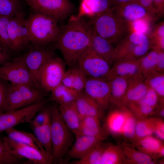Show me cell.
<instances>
[{
  "label": "cell",
  "instance_id": "obj_36",
  "mask_svg": "<svg viewBox=\"0 0 164 164\" xmlns=\"http://www.w3.org/2000/svg\"><path fill=\"white\" fill-rule=\"evenodd\" d=\"M122 106L124 110L125 119L121 134L126 138L133 141L135 138L137 119L127 107Z\"/></svg>",
  "mask_w": 164,
  "mask_h": 164
},
{
  "label": "cell",
  "instance_id": "obj_30",
  "mask_svg": "<svg viewBox=\"0 0 164 164\" xmlns=\"http://www.w3.org/2000/svg\"><path fill=\"white\" fill-rule=\"evenodd\" d=\"M134 146L139 151L147 154L151 157L158 156L159 150L163 145L160 139L151 135L136 139L134 141Z\"/></svg>",
  "mask_w": 164,
  "mask_h": 164
},
{
  "label": "cell",
  "instance_id": "obj_21",
  "mask_svg": "<svg viewBox=\"0 0 164 164\" xmlns=\"http://www.w3.org/2000/svg\"><path fill=\"white\" fill-rule=\"evenodd\" d=\"M58 109L61 118L65 125L73 133L77 134L80 128L81 119L75 101L59 105Z\"/></svg>",
  "mask_w": 164,
  "mask_h": 164
},
{
  "label": "cell",
  "instance_id": "obj_48",
  "mask_svg": "<svg viewBox=\"0 0 164 164\" xmlns=\"http://www.w3.org/2000/svg\"><path fill=\"white\" fill-rule=\"evenodd\" d=\"M10 50L8 47L0 43V66L9 61Z\"/></svg>",
  "mask_w": 164,
  "mask_h": 164
},
{
  "label": "cell",
  "instance_id": "obj_15",
  "mask_svg": "<svg viewBox=\"0 0 164 164\" xmlns=\"http://www.w3.org/2000/svg\"><path fill=\"white\" fill-rule=\"evenodd\" d=\"M83 91L104 111L111 104L110 85L107 79L87 77Z\"/></svg>",
  "mask_w": 164,
  "mask_h": 164
},
{
  "label": "cell",
  "instance_id": "obj_49",
  "mask_svg": "<svg viewBox=\"0 0 164 164\" xmlns=\"http://www.w3.org/2000/svg\"><path fill=\"white\" fill-rule=\"evenodd\" d=\"M154 0H137V3L145 8L148 11L155 15L156 13L153 6Z\"/></svg>",
  "mask_w": 164,
  "mask_h": 164
},
{
  "label": "cell",
  "instance_id": "obj_6",
  "mask_svg": "<svg viewBox=\"0 0 164 164\" xmlns=\"http://www.w3.org/2000/svg\"><path fill=\"white\" fill-rule=\"evenodd\" d=\"M152 49L151 40L147 36L144 37L135 32L129 33L114 47L112 63L124 58L138 59Z\"/></svg>",
  "mask_w": 164,
  "mask_h": 164
},
{
  "label": "cell",
  "instance_id": "obj_9",
  "mask_svg": "<svg viewBox=\"0 0 164 164\" xmlns=\"http://www.w3.org/2000/svg\"><path fill=\"white\" fill-rule=\"evenodd\" d=\"M65 71L63 60L59 58L53 57L46 62L39 72V88L43 92H50L62 84Z\"/></svg>",
  "mask_w": 164,
  "mask_h": 164
},
{
  "label": "cell",
  "instance_id": "obj_19",
  "mask_svg": "<svg viewBox=\"0 0 164 164\" xmlns=\"http://www.w3.org/2000/svg\"><path fill=\"white\" fill-rule=\"evenodd\" d=\"M140 73H141L139 59H122L113 63L108 80L113 77H120L129 79Z\"/></svg>",
  "mask_w": 164,
  "mask_h": 164
},
{
  "label": "cell",
  "instance_id": "obj_47",
  "mask_svg": "<svg viewBox=\"0 0 164 164\" xmlns=\"http://www.w3.org/2000/svg\"><path fill=\"white\" fill-rule=\"evenodd\" d=\"M8 83L0 79V113L4 112V108Z\"/></svg>",
  "mask_w": 164,
  "mask_h": 164
},
{
  "label": "cell",
  "instance_id": "obj_39",
  "mask_svg": "<svg viewBox=\"0 0 164 164\" xmlns=\"http://www.w3.org/2000/svg\"><path fill=\"white\" fill-rule=\"evenodd\" d=\"M107 144L101 142L82 159L74 161V164H101L103 151Z\"/></svg>",
  "mask_w": 164,
  "mask_h": 164
},
{
  "label": "cell",
  "instance_id": "obj_34",
  "mask_svg": "<svg viewBox=\"0 0 164 164\" xmlns=\"http://www.w3.org/2000/svg\"><path fill=\"white\" fill-rule=\"evenodd\" d=\"M159 51L152 49L139 59L140 72L144 77L155 71Z\"/></svg>",
  "mask_w": 164,
  "mask_h": 164
},
{
  "label": "cell",
  "instance_id": "obj_29",
  "mask_svg": "<svg viewBox=\"0 0 164 164\" xmlns=\"http://www.w3.org/2000/svg\"><path fill=\"white\" fill-rule=\"evenodd\" d=\"M121 147L124 154L125 163L151 164L155 163L152 157L137 150L133 145L124 143Z\"/></svg>",
  "mask_w": 164,
  "mask_h": 164
},
{
  "label": "cell",
  "instance_id": "obj_35",
  "mask_svg": "<svg viewBox=\"0 0 164 164\" xmlns=\"http://www.w3.org/2000/svg\"><path fill=\"white\" fill-rule=\"evenodd\" d=\"M100 14L99 0H81L76 16L78 18L87 17L91 18Z\"/></svg>",
  "mask_w": 164,
  "mask_h": 164
},
{
  "label": "cell",
  "instance_id": "obj_37",
  "mask_svg": "<svg viewBox=\"0 0 164 164\" xmlns=\"http://www.w3.org/2000/svg\"><path fill=\"white\" fill-rule=\"evenodd\" d=\"M156 118H148L137 119L135 136L133 140L154 133L155 121Z\"/></svg>",
  "mask_w": 164,
  "mask_h": 164
},
{
  "label": "cell",
  "instance_id": "obj_17",
  "mask_svg": "<svg viewBox=\"0 0 164 164\" xmlns=\"http://www.w3.org/2000/svg\"><path fill=\"white\" fill-rule=\"evenodd\" d=\"M76 139L66 155L70 159H80L91 152L103 141L95 137L75 135Z\"/></svg>",
  "mask_w": 164,
  "mask_h": 164
},
{
  "label": "cell",
  "instance_id": "obj_4",
  "mask_svg": "<svg viewBox=\"0 0 164 164\" xmlns=\"http://www.w3.org/2000/svg\"><path fill=\"white\" fill-rule=\"evenodd\" d=\"M51 155L53 163L62 162L72 144V132L65 125L59 109L51 107Z\"/></svg>",
  "mask_w": 164,
  "mask_h": 164
},
{
  "label": "cell",
  "instance_id": "obj_8",
  "mask_svg": "<svg viewBox=\"0 0 164 164\" xmlns=\"http://www.w3.org/2000/svg\"><path fill=\"white\" fill-rule=\"evenodd\" d=\"M0 79L13 84L27 85L38 88L22 56L0 66Z\"/></svg>",
  "mask_w": 164,
  "mask_h": 164
},
{
  "label": "cell",
  "instance_id": "obj_31",
  "mask_svg": "<svg viewBox=\"0 0 164 164\" xmlns=\"http://www.w3.org/2000/svg\"><path fill=\"white\" fill-rule=\"evenodd\" d=\"M51 92L50 99L59 105L75 101L79 93L61 84Z\"/></svg>",
  "mask_w": 164,
  "mask_h": 164
},
{
  "label": "cell",
  "instance_id": "obj_40",
  "mask_svg": "<svg viewBox=\"0 0 164 164\" xmlns=\"http://www.w3.org/2000/svg\"><path fill=\"white\" fill-rule=\"evenodd\" d=\"M22 160L10 151L3 138H0V164H21Z\"/></svg>",
  "mask_w": 164,
  "mask_h": 164
},
{
  "label": "cell",
  "instance_id": "obj_10",
  "mask_svg": "<svg viewBox=\"0 0 164 164\" xmlns=\"http://www.w3.org/2000/svg\"><path fill=\"white\" fill-rule=\"evenodd\" d=\"M33 12L50 16L58 21L71 16L74 6L70 0H24Z\"/></svg>",
  "mask_w": 164,
  "mask_h": 164
},
{
  "label": "cell",
  "instance_id": "obj_38",
  "mask_svg": "<svg viewBox=\"0 0 164 164\" xmlns=\"http://www.w3.org/2000/svg\"><path fill=\"white\" fill-rule=\"evenodd\" d=\"M21 11L20 0H0V16L11 18Z\"/></svg>",
  "mask_w": 164,
  "mask_h": 164
},
{
  "label": "cell",
  "instance_id": "obj_51",
  "mask_svg": "<svg viewBox=\"0 0 164 164\" xmlns=\"http://www.w3.org/2000/svg\"><path fill=\"white\" fill-rule=\"evenodd\" d=\"M164 5V0H154L153 6L156 13H163Z\"/></svg>",
  "mask_w": 164,
  "mask_h": 164
},
{
  "label": "cell",
  "instance_id": "obj_50",
  "mask_svg": "<svg viewBox=\"0 0 164 164\" xmlns=\"http://www.w3.org/2000/svg\"><path fill=\"white\" fill-rule=\"evenodd\" d=\"M155 71L160 72H164V51L159 50L157 61Z\"/></svg>",
  "mask_w": 164,
  "mask_h": 164
},
{
  "label": "cell",
  "instance_id": "obj_42",
  "mask_svg": "<svg viewBox=\"0 0 164 164\" xmlns=\"http://www.w3.org/2000/svg\"><path fill=\"white\" fill-rule=\"evenodd\" d=\"M152 49L164 50V24L162 22L155 28L150 38Z\"/></svg>",
  "mask_w": 164,
  "mask_h": 164
},
{
  "label": "cell",
  "instance_id": "obj_14",
  "mask_svg": "<svg viewBox=\"0 0 164 164\" xmlns=\"http://www.w3.org/2000/svg\"><path fill=\"white\" fill-rule=\"evenodd\" d=\"M54 55L52 50L46 48L43 46L36 45L26 54L21 56L38 88L39 72L46 62L54 57Z\"/></svg>",
  "mask_w": 164,
  "mask_h": 164
},
{
  "label": "cell",
  "instance_id": "obj_3",
  "mask_svg": "<svg viewBox=\"0 0 164 164\" xmlns=\"http://www.w3.org/2000/svg\"><path fill=\"white\" fill-rule=\"evenodd\" d=\"M88 22L93 31L114 45L132 31L131 23L117 17L110 10L90 18Z\"/></svg>",
  "mask_w": 164,
  "mask_h": 164
},
{
  "label": "cell",
  "instance_id": "obj_32",
  "mask_svg": "<svg viewBox=\"0 0 164 164\" xmlns=\"http://www.w3.org/2000/svg\"><path fill=\"white\" fill-rule=\"evenodd\" d=\"M125 159L121 146L107 144L103 153L101 164L125 163Z\"/></svg>",
  "mask_w": 164,
  "mask_h": 164
},
{
  "label": "cell",
  "instance_id": "obj_45",
  "mask_svg": "<svg viewBox=\"0 0 164 164\" xmlns=\"http://www.w3.org/2000/svg\"><path fill=\"white\" fill-rule=\"evenodd\" d=\"M11 18L0 16V43L10 49V43L8 35L7 27Z\"/></svg>",
  "mask_w": 164,
  "mask_h": 164
},
{
  "label": "cell",
  "instance_id": "obj_11",
  "mask_svg": "<svg viewBox=\"0 0 164 164\" xmlns=\"http://www.w3.org/2000/svg\"><path fill=\"white\" fill-rule=\"evenodd\" d=\"M46 102L44 100L18 109L0 113V132L20 124L30 123Z\"/></svg>",
  "mask_w": 164,
  "mask_h": 164
},
{
  "label": "cell",
  "instance_id": "obj_25",
  "mask_svg": "<svg viewBox=\"0 0 164 164\" xmlns=\"http://www.w3.org/2000/svg\"><path fill=\"white\" fill-rule=\"evenodd\" d=\"M109 81L111 93V103L118 107L126 91L129 79L120 77H113Z\"/></svg>",
  "mask_w": 164,
  "mask_h": 164
},
{
  "label": "cell",
  "instance_id": "obj_33",
  "mask_svg": "<svg viewBox=\"0 0 164 164\" xmlns=\"http://www.w3.org/2000/svg\"><path fill=\"white\" fill-rule=\"evenodd\" d=\"M148 87L155 91L159 98L164 97V73L154 71L144 77Z\"/></svg>",
  "mask_w": 164,
  "mask_h": 164
},
{
  "label": "cell",
  "instance_id": "obj_28",
  "mask_svg": "<svg viewBox=\"0 0 164 164\" xmlns=\"http://www.w3.org/2000/svg\"><path fill=\"white\" fill-rule=\"evenodd\" d=\"M51 107L43 125L31 127L34 134L41 143L45 150L51 155Z\"/></svg>",
  "mask_w": 164,
  "mask_h": 164
},
{
  "label": "cell",
  "instance_id": "obj_44",
  "mask_svg": "<svg viewBox=\"0 0 164 164\" xmlns=\"http://www.w3.org/2000/svg\"><path fill=\"white\" fill-rule=\"evenodd\" d=\"M159 97L155 92L149 87L144 96L136 103L156 108L158 105Z\"/></svg>",
  "mask_w": 164,
  "mask_h": 164
},
{
  "label": "cell",
  "instance_id": "obj_1",
  "mask_svg": "<svg viewBox=\"0 0 164 164\" xmlns=\"http://www.w3.org/2000/svg\"><path fill=\"white\" fill-rule=\"evenodd\" d=\"M92 32L88 22L76 16L71 15L61 27L56 42L68 65H76L81 55L90 46Z\"/></svg>",
  "mask_w": 164,
  "mask_h": 164
},
{
  "label": "cell",
  "instance_id": "obj_13",
  "mask_svg": "<svg viewBox=\"0 0 164 164\" xmlns=\"http://www.w3.org/2000/svg\"><path fill=\"white\" fill-rule=\"evenodd\" d=\"M3 139L10 151L15 155L34 164L53 163L51 155L31 146L12 139L7 136Z\"/></svg>",
  "mask_w": 164,
  "mask_h": 164
},
{
  "label": "cell",
  "instance_id": "obj_22",
  "mask_svg": "<svg viewBox=\"0 0 164 164\" xmlns=\"http://www.w3.org/2000/svg\"><path fill=\"white\" fill-rule=\"evenodd\" d=\"M81 119L80 128L77 134L94 137L102 141L106 138L108 133L101 126L99 119L86 117Z\"/></svg>",
  "mask_w": 164,
  "mask_h": 164
},
{
  "label": "cell",
  "instance_id": "obj_43",
  "mask_svg": "<svg viewBox=\"0 0 164 164\" xmlns=\"http://www.w3.org/2000/svg\"><path fill=\"white\" fill-rule=\"evenodd\" d=\"M153 19L142 18L135 20L131 23L133 31L147 35L151 29L150 21Z\"/></svg>",
  "mask_w": 164,
  "mask_h": 164
},
{
  "label": "cell",
  "instance_id": "obj_20",
  "mask_svg": "<svg viewBox=\"0 0 164 164\" xmlns=\"http://www.w3.org/2000/svg\"><path fill=\"white\" fill-rule=\"evenodd\" d=\"M75 103L81 118L93 117L100 120L104 116V111L83 91L79 93Z\"/></svg>",
  "mask_w": 164,
  "mask_h": 164
},
{
  "label": "cell",
  "instance_id": "obj_18",
  "mask_svg": "<svg viewBox=\"0 0 164 164\" xmlns=\"http://www.w3.org/2000/svg\"><path fill=\"white\" fill-rule=\"evenodd\" d=\"M149 88L144 81V76L141 73L130 79L126 91L120 106L127 107L131 103L138 102L144 96Z\"/></svg>",
  "mask_w": 164,
  "mask_h": 164
},
{
  "label": "cell",
  "instance_id": "obj_12",
  "mask_svg": "<svg viewBox=\"0 0 164 164\" xmlns=\"http://www.w3.org/2000/svg\"><path fill=\"white\" fill-rule=\"evenodd\" d=\"M7 30L10 50H19L30 42L26 19L22 11L17 13L10 19Z\"/></svg>",
  "mask_w": 164,
  "mask_h": 164
},
{
  "label": "cell",
  "instance_id": "obj_5",
  "mask_svg": "<svg viewBox=\"0 0 164 164\" xmlns=\"http://www.w3.org/2000/svg\"><path fill=\"white\" fill-rule=\"evenodd\" d=\"M44 95L40 89L27 85L8 83L4 112L18 109L44 100Z\"/></svg>",
  "mask_w": 164,
  "mask_h": 164
},
{
  "label": "cell",
  "instance_id": "obj_27",
  "mask_svg": "<svg viewBox=\"0 0 164 164\" xmlns=\"http://www.w3.org/2000/svg\"><path fill=\"white\" fill-rule=\"evenodd\" d=\"M119 109L112 110L108 114L105 121V130L113 135L121 134L125 119L122 106Z\"/></svg>",
  "mask_w": 164,
  "mask_h": 164
},
{
  "label": "cell",
  "instance_id": "obj_23",
  "mask_svg": "<svg viewBox=\"0 0 164 164\" xmlns=\"http://www.w3.org/2000/svg\"><path fill=\"white\" fill-rule=\"evenodd\" d=\"M92 30L90 47L111 65L112 64V57L114 48V45Z\"/></svg>",
  "mask_w": 164,
  "mask_h": 164
},
{
  "label": "cell",
  "instance_id": "obj_41",
  "mask_svg": "<svg viewBox=\"0 0 164 164\" xmlns=\"http://www.w3.org/2000/svg\"><path fill=\"white\" fill-rule=\"evenodd\" d=\"M126 107L129 109L137 119L147 118L154 113L155 109L152 107L136 102L131 103Z\"/></svg>",
  "mask_w": 164,
  "mask_h": 164
},
{
  "label": "cell",
  "instance_id": "obj_16",
  "mask_svg": "<svg viewBox=\"0 0 164 164\" xmlns=\"http://www.w3.org/2000/svg\"><path fill=\"white\" fill-rule=\"evenodd\" d=\"M110 11L117 17L130 23L142 18L153 19L154 15L137 2L116 5Z\"/></svg>",
  "mask_w": 164,
  "mask_h": 164
},
{
  "label": "cell",
  "instance_id": "obj_52",
  "mask_svg": "<svg viewBox=\"0 0 164 164\" xmlns=\"http://www.w3.org/2000/svg\"><path fill=\"white\" fill-rule=\"evenodd\" d=\"M116 5H119L126 4L137 2V0H112Z\"/></svg>",
  "mask_w": 164,
  "mask_h": 164
},
{
  "label": "cell",
  "instance_id": "obj_24",
  "mask_svg": "<svg viewBox=\"0 0 164 164\" xmlns=\"http://www.w3.org/2000/svg\"><path fill=\"white\" fill-rule=\"evenodd\" d=\"M87 77L78 67H73L65 71L62 84L80 93L84 90Z\"/></svg>",
  "mask_w": 164,
  "mask_h": 164
},
{
  "label": "cell",
  "instance_id": "obj_26",
  "mask_svg": "<svg viewBox=\"0 0 164 164\" xmlns=\"http://www.w3.org/2000/svg\"><path fill=\"white\" fill-rule=\"evenodd\" d=\"M5 132L7 135V136L10 138L31 146L44 152L48 153L34 134L17 130L14 128L8 129Z\"/></svg>",
  "mask_w": 164,
  "mask_h": 164
},
{
  "label": "cell",
  "instance_id": "obj_7",
  "mask_svg": "<svg viewBox=\"0 0 164 164\" xmlns=\"http://www.w3.org/2000/svg\"><path fill=\"white\" fill-rule=\"evenodd\" d=\"M76 65L88 77L108 80L111 67L90 46L80 56Z\"/></svg>",
  "mask_w": 164,
  "mask_h": 164
},
{
  "label": "cell",
  "instance_id": "obj_46",
  "mask_svg": "<svg viewBox=\"0 0 164 164\" xmlns=\"http://www.w3.org/2000/svg\"><path fill=\"white\" fill-rule=\"evenodd\" d=\"M154 133L157 138L161 140L164 139V123L162 119L156 118L154 127Z\"/></svg>",
  "mask_w": 164,
  "mask_h": 164
},
{
  "label": "cell",
  "instance_id": "obj_2",
  "mask_svg": "<svg viewBox=\"0 0 164 164\" xmlns=\"http://www.w3.org/2000/svg\"><path fill=\"white\" fill-rule=\"evenodd\" d=\"M58 22L42 13L34 12L31 14L26 19L30 42L40 46L56 42L61 30Z\"/></svg>",
  "mask_w": 164,
  "mask_h": 164
}]
</instances>
